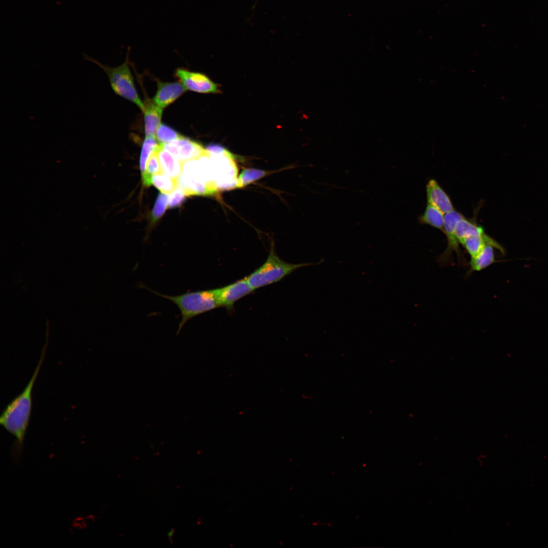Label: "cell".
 I'll use <instances>...</instances> for the list:
<instances>
[{
    "label": "cell",
    "mask_w": 548,
    "mask_h": 548,
    "mask_svg": "<svg viewBox=\"0 0 548 548\" xmlns=\"http://www.w3.org/2000/svg\"><path fill=\"white\" fill-rule=\"evenodd\" d=\"M45 353L44 349L24 389L7 405L0 417L1 425L16 439L17 451L20 452L23 443L31 410L32 388L43 362Z\"/></svg>",
    "instance_id": "cell-1"
},
{
    "label": "cell",
    "mask_w": 548,
    "mask_h": 548,
    "mask_svg": "<svg viewBox=\"0 0 548 548\" xmlns=\"http://www.w3.org/2000/svg\"><path fill=\"white\" fill-rule=\"evenodd\" d=\"M150 291L170 300L179 308L181 320L179 324L177 334L190 319L220 307L216 289L187 292L176 296L162 294L152 290Z\"/></svg>",
    "instance_id": "cell-2"
},
{
    "label": "cell",
    "mask_w": 548,
    "mask_h": 548,
    "mask_svg": "<svg viewBox=\"0 0 548 548\" xmlns=\"http://www.w3.org/2000/svg\"><path fill=\"white\" fill-rule=\"evenodd\" d=\"M324 261V260H321L316 263L298 264L286 262L276 254L273 243H271L269 253L265 261L246 278L251 287L255 290L277 282L298 268L320 264Z\"/></svg>",
    "instance_id": "cell-3"
},
{
    "label": "cell",
    "mask_w": 548,
    "mask_h": 548,
    "mask_svg": "<svg viewBox=\"0 0 548 548\" xmlns=\"http://www.w3.org/2000/svg\"><path fill=\"white\" fill-rule=\"evenodd\" d=\"M84 56L87 60L95 63L106 73L111 87L116 94L132 101L144 111L145 104L138 95L127 61L119 66L111 67L103 64L86 55Z\"/></svg>",
    "instance_id": "cell-4"
},
{
    "label": "cell",
    "mask_w": 548,
    "mask_h": 548,
    "mask_svg": "<svg viewBox=\"0 0 548 548\" xmlns=\"http://www.w3.org/2000/svg\"><path fill=\"white\" fill-rule=\"evenodd\" d=\"M178 186L187 196L213 195L201 174L196 159L183 163L182 172L178 179Z\"/></svg>",
    "instance_id": "cell-5"
},
{
    "label": "cell",
    "mask_w": 548,
    "mask_h": 548,
    "mask_svg": "<svg viewBox=\"0 0 548 548\" xmlns=\"http://www.w3.org/2000/svg\"><path fill=\"white\" fill-rule=\"evenodd\" d=\"M465 217L460 212L455 209L444 214V232L448 244L444 251L439 256L438 261L442 265L450 261L452 254L455 252L459 263L465 264L466 260L459 248L460 243L456 236L455 227L457 222Z\"/></svg>",
    "instance_id": "cell-6"
},
{
    "label": "cell",
    "mask_w": 548,
    "mask_h": 548,
    "mask_svg": "<svg viewBox=\"0 0 548 548\" xmlns=\"http://www.w3.org/2000/svg\"><path fill=\"white\" fill-rule=\"evenodd\" d=\"M161 145L183 163L198 159L206 152V149L200 144L183 136L170 143Z\"/></svg>",
    "instance_id": "cell-7"
},
{
    "label": "cell",
    "mask_w": 548,
    "mask_h": 548,
    "mask_svg": "<svg viewBox=\"0 0 548 548\" xmlns=\"http://www.w3.org/2000/svg\"><path fill=\"white\" fill-rule=\"evenodd\" d=\"M175 75L186 89L204 93L219 92L216 84L203 74L179 68L176 70Z\"/></svg>",
    "instance_id": "cell-8"
},
{
    "label": "cell",
    "mask_w": 548,
    "mask_h": 548,
    "mask_svg": "<svg viewBox=\"0 0 548 548\" xmlns=\"http://www.w3.org/2000/svg\"><path fill=\"white\" fill-rule=\"evenodd\" d=\"M216 290L220 306L228 310L231 309L238 300L254 291L246 277Z\"/></svg>",
    "instance_id": "cell-9"
},
{
    "label": "cell",
    "mask_w": 548,
    "mask_h": 548,
    "mask_svg": "<svg viewBox=\"0 0 548 548\" xmlns=\"http://www.w3.org/2000/svg\"><path fill=\"white\" fill-rule=\"evenodd\" d=\"M157 90L154 102L162 109L178 98L186 90L181 82H165L157 81Z\"/></svg>",
    "instance_id": "cell-10"
},
{
    "label": "cell",
    "mask_w": 548,
    "mask_h": 548,
    "mask_svg": "<svg viewBox=\"0 0 548 548\" xmlns=\"http://www.w3.org/2000/svg\"><path fill=\"white\" fill-rule=\"evenodd\" d=\"M427 203L430 204L444 214L454 210L453 203L448 194L434 180H430L426 186Z\"/></svg>",
    "instance_id": "cell-11"
},
{
    "label": "cell",
    "mask_w": 548,
    "mask_h": 548,
    "mask_svg": "<svg viewBox=\"0 0 548 548\" xmlns=\"http://www.w3.org/2000/svg\"><path fill=\"white\" fill-rule=\"evenodd\" d=\"M459 243L465 249L470 257L477 255L487 244L493 246L502 254L505 252L503 248L485 232L482 234L466 237L460 241Z\"/></svg>",
    "instance_id": "cell-12"
},
{
    "label": "cell",
    "mask_w": 548,
    "mask_h": 548,
    "mask_svg": "<svg viewBox=\"0 0 548 548\" xmlns=\"http://www.w3.org/2000/svg\"><path fill=\"white\" fill-rule=\"evenodd\" d=\"M156 152L162 173L178 180L182 172L183 163L165 150L160 144L156 148Z\"/></svg>",
    "instance_id": "cell-13"
},
{
    "label": "cell",
    "mask_w": 548,
    "mask_h": 548,
    "mask_svg": "<svg viewBox=\"0 0 548 548\" xmlns=\"http://www.w3.org/2000/svg\"><path fill=\"white\" fill-rule=\"evenodd\" d=\"M162 110L154 101H148L146 104H145V109L143 112L144 113L145 131L146 136L155 137L157 130L160 125Z\"/></svg>",
    "instance_id": "cell-14"
},
{
    "label": "cell",
    "mask_w": 548,
    "mask_h": 548,
    "mask_svg": "<svg viewBox=\"0 0 548 548\" xmlns=\"http://www.w3.org/2000/svg\"><path fill=\"white\" fill-rule=\"evenodd\" d=\"M494 248L493 246L487 244L477 255L470 257L468 263L469 268L466 273V277L469 276L474 271H481L496 262Z\"/></svg>",
    "instance_id": "cell-15"
},
{
    "label": "cell",
    "mask_w": 548,
    "mask_h": 548,
    "mask_svg": "<svg viewBox=\"0 0 548 548\" xmlns=\"http://www.w3.org/2000/svg\"><path fill=\"white\" fill-rule=\"evenodd\" d=\"M444 214L434 206L427 203L423 214L419 217L421 224L429 225L444 232Z\"/></svg>",
    "instance_id": "cell-16"
},
{
    "label": "cell",
    "mask_w": 548,
    "mask_h": 548,
    "mask_svg": "<svg viewBox=\"0 0 548 548\" xmlns=\"http://www.w3.org/2000/svg\"><path fill=\"white\" fill-rule=\"evenodd\" d=\"M475 219L464 217L457 222L455 232L459 242L466 237L485 233L483 228L476 222Z\"/></svg>",
    "instance_id": "cell-17"
},
{
    "label": "cell",
    "mask_w": 548,
    "mask_h": 548,
    "mask_svg": "<svg viewBox=\"0 0 548 548\" xmlns=\"http://www.w3.org/2000/svg\"><path fill=\"white\" fill-rule=\"evenodd\" d=\"M160 173H162V172L159 162L156 149L148 159L146 171L142 175L143 185L147 187L150 186L152 184V177L153 175Z\"/></svg>",
    "instance_id": "cell-18"
},
{
    "label": "cell",
    "mask_w": 548,
    "mask_h": 548,
    "mask_svg": "<svg viewBox=\"0 0 548 548\" xmlns=\"http://www.w3.org/2000/svg\"><path fill=\"white\" fill-rule=\"evenodd\" d=\"M151 180L152 184L162 193H172L178 186V180L174 179L162 173L153 175Z\"/></svg>",
    "instance_id": "cell-19"
},
{
    "label": "cell",
    "mask_w": 548,
    "mask_h": 548,
    "mask_svg": "<svg viewBox=\"0 0 548 548\" xmlns=\"http://www.w3.org/2000/svg\"><path fill=\"white\" fill-rule=\"evenodd\" d=\"M154 136H146L142 145L140 157V168L143 175L145 172L146 164L153 151L159 144Z\"/></svg>",
    "instance_id": "cell-20"
},
{
    "label": "cell",
    "mask_w": 548,
    "mask_h": 548,
    "mask_svg": "<svg viewBox=\"0 0 548 548\" xmlns=\"http://www.w3.org/2000/svg\"><path fill=\"white\" fill-rule=\"evenodd\" d=\"M267 174L264 170L255 169H244L237 178L236 188H242L263 177Z\"/></svg>",
    "instance_id": "cell-21"
},
{
    "label": "cell",
    "mask_w": 548,
    "mask_h": 548,
    "mask_svg": "<svg viewBox=\"0 0 548 548\" xmlns=\"http://www.w3.org/2000/svg\"><path fill=\"white\" fill-rule=\"evenodd\" d=\"M156 136L157 141L161 144L170 143L183 136L175 129L164 124H160L157 130Z\"/></svg>",
    "instance_id": "cell-22"
},
{
    "label": "cell",
    "mask_w": 548,
    "mask_h": 548,
    "mask_svg": "<svg viewBox=\"0 0 548 548\" xmlns=\"http://www.w3.org/2000/svg\"><path fill=\"white\" fill-rule=\"evenodd\" d=\"M168 195L166 193H159L152 211L151 218L155 222L164 214L168 203Z\"/></svg>",
    "instance_id": "cell-23"
},
{
    "label": "cell",
    "mask_w": 548,
    "mask_h": 548,
    "mask_svg": "<svg viewBox=\"0 0 548 548\" xmlns=\"http://www.w3.org/2000/svg\"><path fill=\"white\" fill-rule=\"evenodd\" d=\"M186 196L182 189L177 186L171 193L168 199V208L172 209L181 206L185 201Z\"/></svg>",
    "instance_id": "cell-24"
},
{
    "label": "cell",
    "mask_w": 548,
    "mask_h": 548,
    "mask_svg": "<svg viewBox=\"0 0 548 548\" xmlns=\"http://www.w3.org/2000/svg\"><path fill=\"white\" fill-rule=\"evenodd\" d=\"M174 530H170V531H169V532L168 533V538H169V539H172V537H173V534H174Z\"/></svg>",
    "instance_id": "cell-25"
}]
</instances>
